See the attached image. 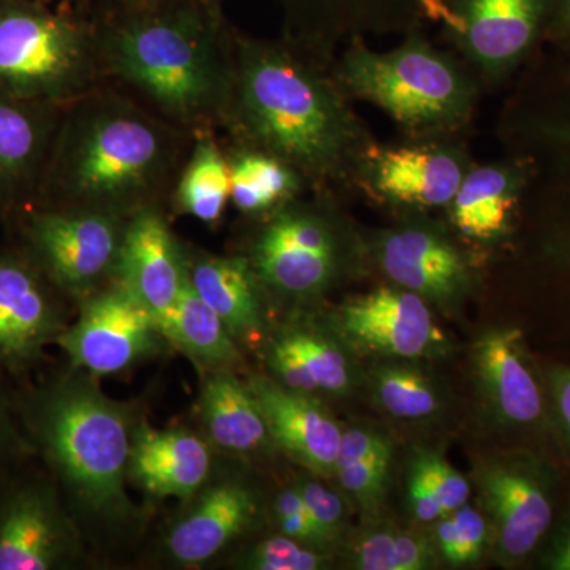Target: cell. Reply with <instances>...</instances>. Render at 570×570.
<instances>
[{"instance_id": "cell-45", "label": "cell", "mask_w": 570, "mask_h": 570, "mask_svg": "<svg viewBox=\"0 0 570 570\" xmlns=\"http://www.w3.org/2000/svg\"><path fill=\"white\" fill-rule=\"evenodd\" d=\"M436 542L439 551L453 566L463 564L461 560V547L459 531L452 515L442 517L436 528Z\"/></svg>"}, {"instance_id": "cell-6", "label": "cell", "mask_w": 570, "mask_h": 570, "mask_svg": "<svg viewBox=\"0 0 570 570\" xmlns=\"http://www.w3.org/2000/svg\"><path fill=\"white\" fill-rule=\"evenodd\" d=\"M104 82L91 21L0 0V92L66 107Z\"/></svg>"}, {"instance_id": "cell-35", "label": "cell", "mask_w": 570, "mask_h": 570, "mask_svg": "<svg viewBox=\"0 0 570 570\" xmlns=\"http://www.w3.org/2000/svg\"><path fill=\"white\" fill-rule=\"evenodd\" d=\"M0 371V472L36 459L18 415L17 392Z\"/></svg>"}, {"instance_id": "cell-14", "label": "cell", "mask_w": 570, "mask_h": 570, "mask_svg": "<svg viewBox=\"0 0 570 570\" xmlns=\"http://www.w3.org/2000/svg\"><path fill=\"white\" fill-rule=\"evenodd\" d=\"M422 216L411 214L404 223L379 232L367 253L393 285L428 303L455 306L474 288V262L444 227Z\"/></svg>"}, {"instance_id": "cell-22", "label": "cell", "mask_w": 570, "mask_h": 570, "mask_svg": "<svg viewBox=\"0 0 570 570\" xmlns=\"http://www.w3.org/2000/svg\"><path fill=\"white\" fill-rule=\"evenodd\" d=\"M247 385L264 411L272 441L314 474L335 475L343 430L324 404L275 379L255 376Z\"/></svg>"}, {"instance_id": "cell-11", "label": "cell", "mask_w": 570, "mask_h": 570, "mask_svg": "<svg viewBox=\"0 0 570 570\" xmlns=\"http://www.w3.org/2000/svg\"><path fill=\"white\" fill-rule=\"evenodd\" d=\"M509 153L531 165V189L562 205L568 219L551 250L570 266V71L528 86L502 116Z\"/></svg>"}, {"instance_id": "cell-19", "label": "cell", "mask_w": 570, "mask_h": 570, "mask_svg": "<svg viewBox=\"0 0 570 570\" xmlns=\"http://www.w3.org/2000/svg\"><path fill=\"white\" fill-rule=\"evenodd\" d=\"M62 107L0 92V217L33 205Z\"/></svg>"}, {"instance_id": "cell-37", "label": "cell", "mask_w": 570, "mask_h": 570, "mask_svg": "<svg viewBox=\"0 0 570 570\" xmlns=\"http://www.w3.org/2000/svg\"><path fill=\"white\" fill-rule=\"evenodd\" d=\"M303 499L321 546H330L335 542L343 530L344 505L343 499L335 491L326 489L318 480H303L296 485Z\"/></svg>"}, {"instance_id": "cell-38", "label": "cell", "mask_w": 570, "mask_h": 570, "mask_svg": "<svg viewBox=\"0 0 570 570\" xmlns=\"http://www.w3.org/2000/svg\"><path fill=\"white\" fill-rule=\"evenodd\" d=\"M273 513H275L281 534L314 547V549H321V540L317 538L316 528L307 512L305 499L296 487L277 494L273 502Z\"/></svg>"}, {"instance_id": "cell-12", "label": "cell", "mask_w": 570, "mask_h": 570, "mask_svg": "<svg viewBox=\"0 0 570 570\" xmlns=\"http://www.w3.org/2000/svg\"><path fill=\"white\" fill-rule=\"evenodd\" d=\"M472 164L460 137L376 142L363 163L356 189L390 208L426 214L448 208Z\"/></svg>"}, {"instance_id": "cell-44", "label": "cell", "mask_w": 570, "mask_h": 570, "mask_svg": "<svg viewBox=\"0 0 570 570\" xmlns=\"http://www.w3.org/2000/svg\"><path fill=\"white\" fill-rule=\"evenodd\" d=\"M543 41L570 56V0H549Z\"/></svg>"}, {"instance_id": "cell-20", "label": "cell", "mask_w": 570, "mask_h": 570, "mask_svg": "<svg viewBox=\"0 0 570 570\" xmlns=\"http://www.w3.org/2000/svg\"><path fill=\"white\" fill-rule=\"evenodd\" d=\"M531 165L519 154L489 164H472L459 193L450 202L449 223L453 230L479 245H494L512 234L527 200Z\"/></svg>"}, {"instance_id": "cell-46", "label": "cell", "mask_w": 570, "mask_h": 570, "mask_svg": "<svg viewBox=\"0 0 570 570\" xmlns=\"http://www.w3.org/2000/svg\"><path fill=\"white\" fill-rule=\"evenodd\" d=\"M551 389H553L554 403H557L562 428L570 439V370L554 371L551 376Z\"/></svg>"}, {"instance_id": "cell-18", "label": "cell", "mask_w": 570, "mask_h": 570, "mask_svg": "<svg viewBox=\"0 0 570 570\" xmlns=\"http://www.w3.org/2000/svg\"><path fill=\"white\" fill-rule=\"evenodd\" d=\"M187 276L186 246L178 242L164 205L127 217L115 281L157 321L175 305Z\"/></svg>"}, {"instance_id": "cell-43", "label": "cell", "mask_w": 570, "mask_h": 570, "mask_svg": "<svg viewBox=\"0 0 570 570\" xmlns=\"http://www.w3.org/2000/svg\"><path fill=\"white\" fill-rule=\"evenodd\" d=\"M395 557L397 570L433 568L434 557L426 540L411 532H396Z\"/></svg>"}, {"instance_id": "cell-8", "label": "cell", "mask_w": 570, "mask_h": 570, "mask_svg": "<svg viewBox=\"0 0 570 570\" xmlns=\"http://www.w3.org/2000/svg\"><path fill=\"white\" fill-rule=\"evenodd\" d=\"M13 219L18 246L67 298L80 303L115 281L126 217L29 206Z\"/></svg>"}, {"instance_id": "cell-4", "label": "cell", "mask_w": 570, "mask_h": 570, "mask_svg": "<svg viewBox=\"0 0 570 570\" xmlns=\"http://www.w3.org/2000/svg\"><path fill=\"white\" fill-rule=\"evenodd\" d=\"M22 430L75 519L119 530L137 519L127 494L135 425L126 404L71 371L17 392Z\"/></svg>"}, {"instance_id": "cell-23", "label": "cell", "mask_w": 570, "mask_h": 570, "mask_svg": "<svg viewBox=\"0 0 570 570\" xmlns=\"http://www.w3.org/2000/svg\"><path fill=\"white\" fill-rule=\"evenodd\" d=\"M212 448L193 431L135 425L127 478L148 497L190 501L212 479Z\"/></svg>"}, {"instance_id": "cell-29", "label": "cell", "mask_w": 570, "mask_h": 570, "mask_svg": "<svg viewBox=\"0 0 570 570\" xmlns=\"http://www.w3.org/2000/svg\"><path fill=\"white\" fill-rule=\"evenodd\" d=\"M157 324L167 343L206 371L232 370L242 358L235 337L194 291L187 276L175 305Z\"/></svg>"}, {"instance_id": "cell-47", "label": "cell", "mask_w": 570, "mask_h": 570, "mask_svg": "<svg viewBox=\"0 0 570 570\" xmlns=\"http://www.w3.org/2000/svg\"><path fill=\"white\" fill-rule=\"evenodd\" d=\"M551 568L558 570H570V527L561 535L557 549L551 554Z\"/></svg>"}, {"instance_id": "cell-27", "label": "cell", "mask_w": 570, "mask_h": 570, "mask_svg": "<svg viewBox=\"0 0 570 570\" xmlns=\"http://www.w3.org/2000/svg\"><path fill=\"white\" fill-rule=\"evenodd\" d=\"M200 415L209 442L232 455H253L272 441L257 397L232 370L208 371L202 385Z\"/></svg>"}, {"instance_id": "cell-39", "label": "cell", "mask_w": 570, "mask_h": 570, "mask_svg": "<svg viewBox=\"0 0 570 570\" xmlns=\"http://www.w3.org/2000/svg\"><path fill=\"white\" fill-rule=\"evenodd\" d=\"M396 532H367L352 551V564L360 570H397L395 557Z\"/></svg>"}, {"instance_id": "cell-25", "label": "cell", "mask_w": 570, "mask_h": 570, "mask_svg": "<svg viewBox=\"0 0 570 570\" xmlns=\"http://www.w3.org/2000/svg\"><path fill=\"white\" fill-rule=\"evenodd\" d=\"M475 374L494 414L510 425H530L542 414V395L517 328H498L474 346Z\"/></svg>"}, {"instance_id": "cell-40", "label": "cell", "mask_w": 570, "mask_h": 570, "mask_svg": "<svg viewBox=\"0 0 570 570\" xmlns=\"http://www.w3.org/2000/svg\"><path fill=\"white\" fill-rule=\"evenodd\" d=\"M450 515L455 520L456 531H459L463 564L478 561L480 554H482L483 546H485L487 535H489V527H487L482 513L466 502Z\"/></svg>"}, {"instance_id": "cell-33", "label": "cell", "mask_w": 570, "mask_h": 570, "mask_svg": "<svg viewBox=\"0 0 570 570\" xmlns=\"http://www.w3.org/2000/svg\"><path fill=\"white\" fill-rule=\"evenodd\" d=\"M324 554L314 547L279 534L262 540L238 564L254 570H317L325 566Z\"/></svg>"}, {"instance_id": "cell-15", "label": "cell", "mask_w": 570, "mask_h": 570, "mask_svg": "<svg viewBox=\"0 0 570 570\" xmlns=\"http://www.w3.org/2000/svg\"><path fill=\"white\" fill-rule=\"evenodd\" d=\"M66 295L20 246L0 250V371L21 377L56 346L66 324Z\"/></svg>"}, {"instance_id": "cell-48", "label": "cell", "mask_w": 570, "mask_h": 570, "mask_svg": "<svg viewBox=\"0 0 570 570\" xmlns=\"http://www.w3.org/2000/svg\"><path fill=\"white\" fill-rule=\"evenodd\" d=\"M94 2H99L100 6H116V3L142 2V0H94Z\"/></svg>"}, {"instance_id": "cell-7", "label": "cell", "mask_w": 570, "mask_h": 570, "mask_svg": "<svg viewBox=\"0 0 570 570\" xmlns=\"http://www.w3.org/2000/svg\"><path fill=\"white\" fill-rule=\"evenodd\" d=\"M257 217L250 265L264 291L292 299L316 298L340 281L354 257V238L335 195L313 193Z\"/></svg>"}, {"instance_id": "cell-32", "label": "cell", "mask_w": 570, "mask_h": 570, "mask_svg": "<svg viewBox=\"0 0 570 570\" xmlns=\"http://www.w3.org/2000/svg\"><path fill=\"white\" fill-rule=\"evenodd\" d=\"M373 390L379 404L396 419H426L439 409L436 387L415 367H379L373 376Z\"/></svg>"}, {"instance_id": "cell-21", "label": "cell", "mask_w": 570, "mask_h": 570, "mask_svg": "<svg viewBox=\"0 0 570 570\" xmlns=\"http://www.w3.org/2000/svg\"><path fill=\"white\" fill-rule=\"evenodd\" d=\"M165 539L167 557L181 568L206 564L253 524L257 497L243 480H208Z\"/></svg>"}, {"instance_id": "cell-9", "label": "cell", "mask_w": 570, "mask_h": 570, "mask_svg": "<svg viewBox=\"0 0 570 570\" xmlns=\"http://www.w3.org/2000/svg\"><path fill=\"white\" fill-rule=\"evenodd\" d=\"M549 0H431L449 50L466 63L482 91L505 85L543 41Z\"/></svg>"}, {"instance_id": "cell-5", "label": "cell", "mask_w": 570, "mask_h": 570, "mask_svg": "<svg viewBox=\"0 0 570 570\" xmlns=\"http://www.w3.org/2000/svg\"><path fill=\"white\" fill-rule=\"evenodd\" d=\"M335 71L352 100L384 111L406 138L460 137L483 92L466 63L422 29L387 51L373 50L365 39L347 41Z\"/></svg>"}, {"instance_id": "cell-1", "label": "cell", "mask_w": 570, "mask_h": 570, "mask_svg": "<svg viewBox=\"0 0 570 570\" xmlns=\"http://www.w3.org/2000/svg\"><path fill=\"white\" fill-rule=\"evenodd\" d=\"M234 145L276 156L313 193L356 189L376 145L330 62L285 39L235 31V73L223 126Z\"/></svg>"}, {"instance_id": "cell-2", "label": "cell", "mask_w": 570, "mask_h": 570, "mask_svg": "<svg viewBox=\"0 0 570 570\" xmlns=\"http://www.w3.org/2000/svg\"><path fill=\"white\" fill-rule=\"evenodd\" d=\"M105 82L190 134L220 129L235 73V31L217 0L102 6L91 21Z\"/></svg>"}, {"instance_id": "cell-42", "label": "cell", "mask_w": 570, "mask_h": 570, "mask_svg": "<svg viewBox=\"0 0 570 570\" xmlns=\"http://www.w3.org/2000/svg\"><path fill=\"white\" fill-rule=\"evenodd\" d=\"M409 490V504H411L412 513L415 519L423 521V523H431V521L441 520L442 517L448 515L441 501H439L436 493L431 489L430 483L422 474L417 466L412 464L411 478L407 483Z\"/></svg>"}, {"instance_id": "cell-28", "label": "cell", "mask_w": 570, "mask_h": 570, "mask_svg": "<svg viewBox=\"0 0 570 570\" xmlns=\"http://www.w3.org/2000/svg\"><path fill=\"white\" fill-rule=\"evenodd\" d=\"M275 381L296 392L343 393L351 385V366L344 352L328 337L309 330H288L268 348Z\"/></svg>"}, {"instance_id": "cell-34", "label": "cell", "mask_w": 570, "mask_h": 570, "mask_svg": "<svg viewBox=\"0 0 570 570\" xmlns=\"http://www.w3.org/2000/svg\"><path fill=\"white\" fill-rule=\"evenodd\" d=\"M393 448L379 450L373 455L336 468L335 475L341 487L365 509L374 508L381 501L387 485Z\"/></svg>"}, {"instance_id": "cell-24", "label": "cell", "mask_w": 570, "mask_h": 570, "mask_svg": "<svg viewBox=\"0 0 570 570\" xmlns=\"http://www.w3.org/2000/svg\"><path fill=\"white\" fill-rule=\"evenodd\" d=\"M480 493L493 519L499 553L523 560L549 531L553 509L549 494L520 468L491 464L478 474Z\"/></svg>"}, {"instance_id": "cell-13", "label": "cell", "mask_w": 570, "mask_h": 570, "mask_svg": "<svg viewBox=\"0 0 570 570\" xmlns=\"http://www.w3.org/2000/svg\"><path fill=\"white\" fill-rule=\"evenodd\" d=\"M78 306L77 321L56 341L71 371L112 376L163 346L165 337L156 316L118 283L108 284Z\"/></svg>"}, {"instance_id": "cell-16", "label": "cell", "mask_w": 570, "mask_h": 570, "mask_svg": "<svg viewBox=\"0 0 570 570\" xmlns=\"http://www.w3.org/2000/svg\"><path fill=\"white\" fill-rule=\"evenodd\" d=\"M431 0H277L284 37L324 59L367 36L407 33L428 21Z\"/></svg>"}, {"instance_id": "cell-30", "label": "cell", "mask_w": 570, "mask_h": 570, "mask_svg": "<svg viewBox=\"0 0 570 570\" xmlns=\"http://www.w3.org/2000/svg\"><path fill=\"white\" fill-rule=\"evenodd\" d=\"M168 204L175 213L212 227L223 220L230 205V165L227 149L216 140L213 130L195 134Z\"/></svg>"}, {"instance_id": "cell-31", "label": "cell", "mask_w": 570, "mask_h": 570, "mask_svg": "<svg viewBox=\"0 0 570 570\" xmlns=\"http://www.w3.org/2000/svg\"><path fill=\"white\" fill-rule=\"evenodd\" d=\"M227 156L230 204L245 216L257 219L309 190L298 171L272 154L232 145Z\"/></svg>"}, {"instance_id": "cell-26", "label": "cell", "mask_w": 570, "mask_h": 570, "mask_svg": "<svg viewBox=\"0 0 570 570\" xmlns=\"http://www.w3.org/2000/svg\"><path fill=\"white\" fill-rule=\"evenodd\" d=\"M187 279L239 340L249 341L262 326L264 287L246 255H219L186 247Z\"/></svg>"}, {"instance_id": "cell-36", "label": "cell", "mask_w": 570, "mask_h": 570, "mask_svg": "<svg viewBox=\"0 0 570 570\" xmlns=\"http://www.w3.org/2000/svg\"><path fill=\"white\" fill-rule=\"evenodd\" d=\"M414 466H417L425 475L448 515L466 504L471 487L463 474L456 471L448 460L431 450H425V452L417 453Z\"/></svg>"}, {"instance_id": "cell-17", "label": "cell", "mask_w": 570, "mask_h": 570, "mask_svg": "<svg viewBox=\"0 0 570 570\" xmlns=\"http://www.w3.org/2000/svg\"><path fill=\"white\" fill-rule=\"evenodd\" d=\"M336 322L356 346L396 358L433 355L445 344L426 299L393 284L347 299Z\"/></svg>"}, {"instance_id": "cell-10", "label": "cell", "mask_w": 570, "mask_h": 570, "mask_svg": "<svg viewBox=\"0 0 570 570\" xmlns=\"http://www.w3.org/2000/svg\"><path fill=\"white\" fill-rule=\"evenodd\" d=\"M32 460L0 472V570L75 568L85 551L80 523Z\"/></svg>"}, {"instance_id": "cell-41", "label": "cell", "mask_w": 570, "mask_h": 570, "mask_svg": "<svg viewBox=\"0 0 570 570\" xmlns=\"http://www.w3.org/2000/svg\"><path fill=\"white\" fill-rule=\"evenodd\" d=\"M389 448H392L389 439L382 436V434L374 433V431L360 430V428L343 431L340 452H337L336 468L355 463V461L373 455V453L379 452V450Z\"/></svg>"}, {"instance_id": "cell-3", "label": "cell", "mask_w": 570, "mask_h": 570, "mask_svg": "<svg viewBox=\"0 0 570 570\" xmlns=\"http://www.w3.org/2000/svg\"><path fill=\"white\" fill-rule=\"evenodd\" d=\"M194 134L111 82L62 108L32 206L130 217L170 202Z\"/></svg>"}]
</instances>
